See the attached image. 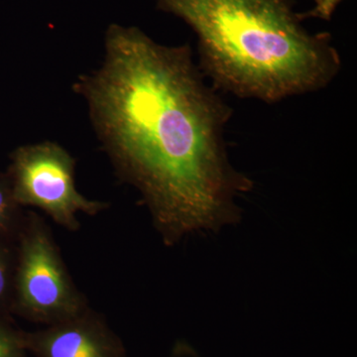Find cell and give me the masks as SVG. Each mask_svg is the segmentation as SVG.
Instances as JSON below:
<instances>
[{"label":"cell","mask_w":357,"mask_h":357,"mask_svg":"<svg viewBox=\"0 0 357 357\" xmlns=\"http://www.w3.org/2000/svg\"><path fill=\"white\" fill-rule=\"evenodd\" d=\"M122 177L137 188L167 244L238 217L251 189L223 140L230 109L204 81L189 46L160 45L112 24L100 69L75 84Z\"/></svg>","instance_id":"1"},{"label":"cell","mask_w":357,"mask_h":357,"mask_svg":"<svg viewBox=\"0 0 357 357\" xmlns=\"http://www.w3.org/2000/svg\"><path fill=\"white\" fill-rule=\"evenodd\" d=\"M191 26L204 72L241 98L276 102L312 93L337 76L330 36L311 34L290 0H157Z\"/></svg>","instance_id":"2"},{"label":"cell","mask_w":357,"mask_h":357,"mask_svg":"<svg viewBox=\"0 0 357 357\" xmlns=\"http://www.w3.org/2000/svg\"><path fill=\"white\" fill-rule=\"evenodd\" d=\"M13 287L16 307L34 323L54 325L88 309L50 227L34 213H30L21 229Z\"/></svg>","instance_id":"3"},{"label":"cell","mask_w":357,"mask_h":357,"mask_svg":"<svg viewBox=\"0 0 357 357\" xmlns=\"http://www.w3.org/2000/svg\"><path fill=\"white\" fill-rule=\"evenodd\" d=\"M13 176V196L18 204L39 208L70 231L79 229V213L96 215L107 208L77 191L75 160L56 143L20 148L14 158Z\"/></svg>","instance_id":"4"},{"label":"cell","mask_w":357,"mask_h":357,"mask_svg":"<svg viewBox=\"0 0 357 357\" xmlns=\"http://www.w3.org/2000/svg\"><path fill=\"white\" fill-rule=\"evenodd\" d=\"M23 337L26 349L36 357H124L121 340L89 307L74 318Z\"/></svg>","instance_id":"5"},{"label":"cell","mask_w":357,"mask_h":357,"mask_svg":"<svg viewBox=\"0 0 357 357\" xmlns=\"http://www.w3.org/2000/svg\"><path fill=\"white\" fill-rule=\"evenodd\" d=\"M24 337L0 325V357H26Z\"/></svg>","instance_id":"6"},{"label":"cell","mask_w":357,"mask_h":357,"mask_svg":"<svg viewBox=\"0 0 357 357\" xmlns=\"http://www.w3.org/2000/svg\"><path fill=\"white\" fill-rule=\"evenodd\" d=\"M18 204L14 199L13 192L0 184V232L8 231L14 225V220L17 218Z\"/></svg>","instance_id":"7"},{"label":"cell","mask_w":357,"mask_h":357,"mask_svg":"<svg viewBox=\"0 0 357 357\" xmlns=\"http://www.w3.org/2000/svg\"><path fill=\"white\" fill-rule=\"evenodd\" d=\"M11 261L9 253L0 246V302L6 299L11 288Z\"/></svg>","instance_id":"8"},{"label":"cell","mask_w":357,"mask_h":357,"mask_svg":"<svg viewBox=\"0 0 357 357\" xmlns=\"http://www.w3.org/2000/svg\"><path fill=\"white\" fill-rule=\"evenodd\" d=\"M342 0H319L314 10L309 13L310 16H317L323 20H330L335 7Z\"/></svg>","instance_id":"9"},{"label":"cell","mask_w":357,"mask_h":357,"mask_svg":"<svg viewBox=\"0 0 357 357\" xmlns=\"http://www.w3.org/2000/svg\"><path fill=\"white\" fill-rule=\"evenodd\" d=\"M314 1H316V4H317V3H318L319 0H314Z\"/></svg>","instance_id":"10"}]
</instances>
